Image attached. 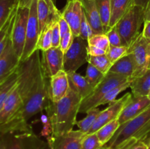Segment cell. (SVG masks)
Here are the masks:
<instances>
[{"label":"cell","mask_w":150,"mask_h":149,"mask_svg":"<svg viewBox=\"0 0 150 149\" xmlns=\"http://www.w3.org/2000/svg\"><path fill=\"white\" fill-rule=\"evenodd\" d=\"M49 82L42 71L40 51L36 50L27 60L21 62L18 89L22 105L4 125L0 134L10 131H32L28 121L44 110L49 100Z\"/></svg>","instance_id":"cell-1"},{"label":"cell","mask_w":150,"mask_h":149,"mask_svg":"<svg viewBox=\"0 0 150 149\" xmlns=\"http://www.w3.org/2000/svg\"><path fill=\"white\" fill-rule=\"evenodd\" d=\"M82 98L70 85L67 94L58 102L49 99L45 107L51 134L62 135L73 130L79 112Z\"/></svg>","instance_id":"cell-2"},{"label":"cell","mask_w":150,"mask_h":149,"mask_svg":"<svg viewBox=\"0 0 150 149\" xmlns=\"http://www.w3.org/2000/svg\"><path fill=\"white\" fill-rule=\"evenodd\" d=\"M150 133V105L133 119L121 124L114 137L105 145L112 149H122L127 145L144 141Z\"/></svg>","instance_id":"cell-3"},{"label":"cell","mask_w":150,"mask_h":149,"mask_svg":"<svg viewBox=\"0 0 150 149\" xmlns=\"http://www.w3.org/2000/svg\"><path fill=\"white\" fill-rule=\"evenodd\" d=\"M144 22V8L134 4L114 27L116 28L125 46L130 47L140 35Z\"/></svg>","instance_id":"cell-4"},{"label":"cell","mask_w":150,"mask_h":149,"mask_svg":"<svg viewBox=\"0 0 150 149\" xmlns=\"http://www.w3.org/2000/svg\"><path fill=\"white\" fill-rule=\"evenodd\" d=\"M31 0H17L16 14L11 32V40L16 55L21 60L29 19Z\"/></svg>","instance_id":"cell-5"},{"label":"cell","mask_w":150,"mask_h":149,"mask_svg":"<svg viewBox=\"0 0 150 149\" xmlns=\"http://www.w3.org/2000/svg\"><path fill=\"white\" fill-rule=\"evenodd\" d=\"M128 80H130L128 78L108 72L102 81L93 89L92 93L82 99L79 112L87 113L90 110L98 108V102L105 93Z\"/></svg>","instance_id":"cell-6"},{"label":"cell","mask_w":150,"mask_h":149,"mask_svg":"<svg viewBox=\"0 0 150 149\" xmlns=\"http://www.w3.org/2000/svg\"><path fill=\"white\" fill-rule=\"evenodd\" d=\"M5 149H49L48 143L32 131H10L2 134Z\"/></svg>","instance_id":"cell-7"},{"label":"cell","mask_w":150,"mask_h":149,"mask_svg":"<svg viewBox=\"0 0 150 149\" xmlns=\"http://www.w3.org/2000/svg\"><path fill=\"white\" fill-rule=\"evenodd\" d=\"M88 41L79 37H74L69 49L64 53L63 70L66 72H76L78 69L87 62Z\"/></svg>","instance_id":"cell-8"},{"label":"cell","mask_w":150,"mask_h":149,"mask_svg":"<svg viewBox=\"0 0 150 149\" xmlns=\"http://www.w3.org/2000/svg\"><path fill=\"white\" fill-rule=\"evenodd\" d=\"M39 35L40 26L38 15V0H31L26 41L21 62L27 60L36 51Z\"/></svg>","instance_id":"cell-9"},{"label":"cell","mask_w":150,"mask_h":149,"mask_svg":"<svg viewBox=\"0 0 150 149\" xmlns=\"http://www.w3.org/2000/svg\"><path fill=\"white\" fill-rule=\"evenodd\" d=\"M128 53L133 55L135 63V72L131 78L139 77L148 70L150 60V40L140 34L135 42L129 47Z\"/></svg>","instance_id":"cell-10"},{"label":"cell","mask_w":150,"mask_h":149,"mask_svg":"<svg viewBox=\"0 0 150 149\" xmlns=\"http://www.w3.org/2000/svg\"><path fill=\"white\" fill-rule=\"evenodd\" d=\"M132 93H126L121 98L116 99L115 101L110 103L108 108L101 111L100 115L97 118L96 121H95L92 127L88 131L87 134L95 133L99 129L103 127L105 124H108V123L111 122L115 119H118L122 110L124 108V107L127 105V102L130 101Z\"/></svg>","instance_id":"cell-11"},{"label":"cell","mask_w":150,"mask_h":149,"mask_svg":"<svg viewBox=\"0 0 150 149\" xmlns=\"http://www.w3.org/2000/svg\"><path fill=\"white\" fill-rule=\"evenodd\" d=\"M86 134L80 130H72L62 135L47 137L49 149H81V143Z\"/></svg>","instance_id":"cell-12"},{"label":"cell","mask_w":150,"mask_h":149,"mask_svg":"<svg viewBox=\"0 0 150 149\" xmlns=\"http://www.w3.org/2000/svg\"><path fill=\"white\" fill-rule=\"evenodd\" d=\"M64 53L59 47H52L47 51H42L41 64L42 71L47 78H51L58 72L63 70Z\"/></svg>","instance_id":"cell-13"},{"label":"cell","mask_w":150,"mask_h":149,"mask_svg":"<svg viewBox=\"0 0 150 149\" xmlns=\"http://www.w3.org/2000/svg\"><path fill=\"white\" fill-rule=\"evenodd\" d=\"M20 64V59L13 47L10 34L5 49L0 56V84L5 81L16 71Z\"/></svg>","instance_id":"cell-14"},{"label":"cell","mask_w":150,"mask_h":149,"mask_svg":"<svg viewBox=\"0 0 150 149\" xmlns=\"http://www.w3.org/2000/svg\"><path fill=\"white\" fill-rule=\"evenodd\" d=\"M83 12V7L80 0H70L67 1V4L62 12V15L70 26L74 37L79 36Z\"/></svg>","instance_id":"cell-15"},{"label":"cell","mask_w":150,"mask_h":149,"mask_svg":"<svg viewBox=\"0 0 150 149\" xmlns=\"http://www.w3.org/2000/svg\"><path fill=\"white\" fill-rule=\"evenodd\" d=\"M150 105V100L147 96H137L132 94L131 99L122 110L118 121L120 125L142 113Z\"/></svg>","instance_id":"cell-16"},{"label":"cell","mask_w":150,"mask_h":149,"mask_svg":"<svg viewBox=\"0 0 150 149\" xmlns=\"http://www.w3.org/2000/svg\"><path fill=\"white\" fill-rule=\"evenodd\" d=\"M69 88L70 83L67 72L64 70L58 72L49 80V99L54 102H58L67 94Z\"/></svg>","instance_id":"cell-17"},{"label":"cell","mask_w":150,"mask_h":149,"mask_svg":"<svg viewBox=\"0 0 150 149\" xmlns=\"http://www.w3.org/2000/svg\"><path fill=\"white\" fill-rule=\"evenodd\" d=\"M19 81V80H18ZM22 105V99L18 89V82L6 99L0 110V127L6 124L17 112Z\"/></svg>","instance_id":"cell-18"},{"label":"cell","mask_w":150,"mask_h":149,"mask_svg":"<svg viewBox=\"0 0 150 149\" xmlns=\"http://www.w3.org/2000/svg\"><path fill=\"white\" fill-rule=\"evenodd\" d=\"M62 15L52 0H38V15L40 34L51 20L58 19Z\"/></svg>","instance_id":"cell-19"},{"label":"cell","mask_w":150,"mask_h":149,"mask_svg":"<svg viewBox=\"0 0 150 149\" xmlns=\"http://www.w3.org/2000/svg\"><path fill=\"white\" fill-rule=\"evenodd\" d=\"M83 13L92 27L93 34H105L95 0H80Z\"/></svg>","instance_id":"cell-20"},{"label":"cell","mask_w":150,"mask_h":149,"mask_svg":"<svg viewBox=\"0 0 150 149\" xmlns=\"http://www.w3.org/2000/svg\"><path fill=\"white\" fill-rule=\"evenodd\" d=\"M135 72V63L133 55L128 53L118 61L112 64L109 72L119 74L128 78L131 81V78Z\"/></svg>","instance_id":"cell-21"},{"label":"cell","mask_w":150,"mask_h":149,"mask_svg":"<svg viewBox=\"0 0 150 149\" xmlns=\"http://www.w3.org/2000/svg\"><path fill=\"white\" fill-rule=\"evenodd\" d=\"M135 4V0H111V18L109 28L111 29Z\"/></svg>","instance_id":"cell-22"},{"label":"cell","mask_w":150,"mask_h":149,"mask_svg":"<svg viewBox=\"0 0 150 149\" xmlns=\"http://www.w3.org/2000/svg\"><path fill=\"white\" fill-rule=\"evenodd\" d=\"M70 85L80 95L82 99L89 96L93 91V88L88 83L86 77L76 73V72H67Z\"/></svg>","instance_id":"cell-23"},{"label":"cell","mask_w":150,"mask_h":149,"mask_svg":"<svg viewBox=\"0 0 150 149\" xmlns=\"http://www.w3.org/2000/svg\"><path fill=\"white\" fill-rule=\"evenodd\" d=\"M132 94L137 96H147L150 90V69L139 77L133 79L130 85Z\"/></svg>","instance_id":"cell-24"},{"label":"cell","mask_w":150,"mask_h":149,"mask_svg":"<svg viewBox=\"0 0 150 149\" xmlns=\"http://www.w3.org/2000/svg\"><path fill=\"white\" fill-rule=\"evenodd\" d=\"M21 75V64L16 71L1 84H0V110L6 99L18 82Z\"/></svg>","instance_id":"cell-25"},{"label":"cell","mask_w":150,"mask_h":149,"mask_svg":"<svg viewBox=\"0 0 150 149\" xmlns=\"http://www.w3.org/2000/svg\"><path fill=\"white\" fill-rule=\"evenodd\" d=\"M120 124L118 119H115L105 124L103 127H101L95 132L103 145H105L110 141V140L114 137L116 131L120 128Z\"/></svg>","instance_id":"cell-26"},{"label":"cell","mask_w":150,"mask_h":149,"mask_svg":"<svg viewBox=\"0 0 150 149\" xmlns=\"http://www.w3.org/2000/svg\"><path fill=\"white\" fill-rule=\"evenodd\" d=\"M58 19L51 20L44 28L42 32L40 34L36 47L37 50H39L40 51H45L52 48V26L54 22Z\"/></svg>","instance_id":"cell-27"},{"label":"cell","mask_w":150,"mask_h":149,"mask_svg":"<svg viewBox=\"0 0 150 149\" xmlns=\"http://www.w3.org/2000/svg\"><path fill=\"white\" fill-rule=\"evenodd\" d=\"M97 7L100 16L104 33L110 29V18H111V0H95Z\"/></svg>","instance_id":"cell-28"},{"label":"cell","mask_w":150,"mask_h":149,"mask_svg":"<svg viewBox=\"0 0 150 149\" xmlns=\"http://www.w3.org/2000/svg\"><path fill=\"white\" fill-rule=\"evenodd\" d=\"M16 5H17V3H16ZM16 5L15 8L13 9V12H12L7 21L6 22L2 29L0 30V56L2 55L3 52H4V49L6 48V45L7 44V42H8L9 37L11 34L12 29H13L15 18H16Z\"/></svg>","instance_id":"cell-29"},{"label":"cell","mask_w":150,"mask_h":149,"mask_svg":"<svg viewBox=\"0 0 150 149\" xmlns=\"http://www.w3.org/2000/svg\"><path fill=\"white\" fill-rule=\"evenodd\" d=\"M101 111H102V110L98 109V108L90 110L86 113L87 115L85 118L76 122V125L79 127V129L83 133L87 134L88 131H89L91 127H92V125L95 123V121H96L98 115L101 112Z\"/></svg>","instance_id":"cell-30"},{"label":"cell","mask_w":150,"mask_h":149,"mask_svg":"<svg viewBox=\"0 0 150 149\" xmlns=\"http://www.w3.org/2000/svg\"><path fill=\"white\" fill-rule=\"evenodd\" d=\"M87 62L92 64L104 74H106L109 72V70L112 66V64L108 58L106 54L98 56L89 55Z\"/></svg>","instance_id":"cell-31"},{"label":"cell","mask_w":150,"mask_h":149,"mask_svg":"<svg viewBox=\"0 0 150 149\" xmlns=\"http://www.w3.org/2000/svg\"><path fill=\"white\" fill-rule=\"evenodd\" d=\"M16 3L17 0H0V30L10 18Z\"/></svg>","instance_id":"cell-32"},{"label":"cell","mask_w":150,"mask_h":149,"mask_svg":"<svg viewBox=\"0 0 150 149\" xmlns=\"http://www.w3.org/2000/svg\"><path fill=\"white\" fill-rule=\"evenodd\" d=\"M131 81L130 80H128V81L125 82V83H122V84L120 85V86H117V87L114 88L113 89H111V91L108 92V93H105L103 96V97L99 101L98 104V107L100 106V105H105V104L111 103L114 101L116 100V98L117 96L120 94L121 92H122L123 91L126 90L127 88L130 87V85Z\"/></svg>","instance_id":"cell-33"},{"label":"cell","mask_w":150,"mask_h":149,"mask_svg":"<svg viewBox=\"0 0 150 149\" xmlns=\"http://www.w3.org/2000/svg\"><path fill=\"white\" fill-rule=\"evenodd\" d=\"M105 74H104L103 73L101 72L100 70H98V69L95 67H94L92 64L88 63L85 77H86V79L87 80L88 83L90 84V86H92L93 89H95V88L102 81L103 79L105 77Z\"/></svg>","instance_id":"cell-34"},{"label":"cell","mask_w":150,"mask_h":149,"mask_svg":"<svg viewBox=\"0 0 150 149\" xmlns=\"http://www.w3.org/2000/svg\"><path fill=\"white\" fill-rule=\"evenodd\" d=\"M129 47L122 45V46H113L110 45L106 52V56L111 64H114L117 61L122 58L128 53Z\"/></svg>","instance_id":"cell-35"},{"label":"cell","mask_w":150,"mask_h":149,"mask_svg":"<svg viewBox=\"0 0 150 149\" xmlns=\"http://www.w3.org/2000/svg\"><path fill=\"white\" fill-rule=\"evenodd\" d=\"M88 44L89 45H92L100 49L103 50L105 52H107L110 47L109 40L105 34H93L88 39Z\"/></svg>","instance_id":"cell-36"},{"label":"cell","mask_w":150,"mask_h":149,"mask_svg":"<svg viewBox=\"0 0 150 149\" xmlns=\"http://www.w3.org/2000/svg\"><path fill=\"white\" fill-rule=\"evenodd\" d=\"M103 146L96 133L86 134L82 140L81 149H100Z\"/></svg>","instance_id":"cell-37"},{"label":"cell","mask_w":150,"mask_h":149,"mask_svg":"<svg viewBox=\"0 0 150 149\" xmlns=\"http://www.w3.org/2000/svg\"><path fill=\"white\" fill-rule=\"evenodd\" d=\"M92 35H93V32H92V27H91L90 24L88 22L84 13L83 12V15H82L81 21L80 25V30H79V36L83 38V39L88 41V39Z\"/></svg>","instance_id":"cell-38"},{"label":"cell","mask_w":150,"mask_h":149,"mask_svg":"<svg viewBox=\"0 0 150 149\" xmlns=\"http://www.w3.org/2000/svg\"><path fill=\"white\" fill-rule=\"evenodd\" d=\"M105 34L108 37L110 45H113V46H122V45H123L121 37H120V34H119L118 32L115 27L110 29L105 33Z\"/></svg>","instance_id":"cell-39"},{"label":"cell","mask_w":150,"mask_h":149,"mask_svg":"<svg viewBox=\"0 0 150 149\" xmlns=\"http://www.w3.org/2000/svg\"><path fill=\"white\" fill-rule=\"evenodd\" d=\"M73 39H74V36H73L72 32H68L67 34H64V36L61 37L59 48H61L62 51L64 53L69 49L70 45H72L73 42Z\"/></svg>","instance_id":"cell-40"},{"label":"cell","mask_w":150,"mask_h":149,"mask_svg":"<svg viewBox=\"0 0 150 149\" xmlns=\"http://www.w3.org/2000/svg\"><path fill=\"white\" fill-rule=\"evenodd\" d=\"M60 40H61V34H60L59 26L58 20H55L52 26V47L57 48L59 47Z\"/></svg>","instance_id":"cell-41"},{"label":"cell","mask_w":150,"mask_h":149,"mask_svg":"<svg viewBox=\"0 0 150 149\" xmlns=\"http://www.w3.org/2000/svg\"><path fill=\"white\" fill-rule=\"evenodd\" d=\"M58 23L59 26V30H60V34L61 37L64 36V34H67L68 32H71V29H70V26L67 23V22L66 21L65 19L62 17V15H60V17L58 19Z\"/></svg>","instance_id":"cell-42"},{"label":"cell","mask_w":150,"mask_h":149,"mask_svg":"<svg viewBox=\"0 0 150 149\" xmlns=\"http://www.w3.org/2000/svg\"><path fill=\"white\" fill-rule=\"evenodd\" d=\"M148 145L147 143H145L144 141H138L135 143H131V144L127 145L122 149H147Z\"/></svg>","instance_id":"cell-43"},{"label":"cell","mask_w":150,"mask_h":149,"mask_svg":"<svg viewBox=\"0 0 150 149\" xmlns=\"http://www.w3.org/2000/svg\"><path fill=\"white\" fill-rule=\"evenodd\" d=\"M88 53H89V56H98L104 55V54L106 53V52L103 50L97 48V47L89 45V46H88Z\"/></svg>","instance_id":"cell-44"},{"label":"cell","mask_w":150,"mask_h":149,"mask_svg":"<svg viewBox=\"0 0 150 149\" xmlns=\"http://www.w3.org/2000/svg\"><path fill=\"white\" fill-rule=\"evenodd\" d=\"M142 33L145 38L150 40V21L149 20H144V29Z\"/></svg>","instance_id":"cell-45"},{"label":"cell","mask_w":150,"mask_h":149,"mask_svg":"<svg viewBox=\"0 0 150 149\" xmlns=\"http://www.w3.org/2000/svg\"><path fill=\"white\" fill-rule=\"evenodd\" d=\"M144 20L150 21V1L144 8Z\"/></svg>","instance_id":"cell-46"},{"label":"cell","mask_w":150,"mask_h":149,"mask_svg":"<svg viewBox=\"0 0 150 149\" xmlns=\"http://www.w3.org/2000/svg\"><path fill=\"white\" fill-rule=\"evenodd\" d=\"M149 1L150 0H135V4L141 6L143 8H145L148 3L149 2Z\"/></svg>","instance_id":"cell-47"},{"label":"cell","mask_w":150,"mask_h":149,"mask_svg":"<svg viewBox=\"0 0 150 149\" xmlns=\"http://www.w3.org/2000/svg\"><path fill=\"white\" fill-rule=\"evenodd\" d=\"M100 149H112V148H110L107 147V146H105V145H103V146L102 148H101Z\"/></svg>","instance_id":"cell-48"},{"label":"cell","mask_w":150,"mask_h":149,"mask_svg":"<svg viewBox=\"0 0 150 149\" xmlns=\"http://www.w3.org/2000/svg\"><path fill=\"white\" fill-rule=\"evenodd\" d=\"M147 145H148V148L147 149H150V140H149V143H147Z\"/></svg>","instance_id":"cell-49"},{"label":"cell","mask_w":150,"mask_h":149,"mask_svg":"<svg viewBox=\"0 0 150 149\" xmlns=\"http://www.w3.org/2000/svg\"><path fill=\"white\" fill-rule=\"evenodd\" d=\"M147 97L149 98V99L150 100V90H149V93H148V94H147Z\"/></svg>","instance_id":"cell-50"},{"label":"cell","mask_w":150,"mask_h":149,"mask_svg":"<svg viewBox=\"0 0 150 149\" xmlns=\"http://www.w3.org/2000/svg\"><path fill=\"white\" fill-rule=\"evenodd\" d=\"M148 69H150V60H149V66H148Z\"/></svg>","instance_id":"cell-51"},{"label":"cell","mask_w":150,"mask_h":149,"mask_svg":"<svg viewBox=\"0 0 150 149\" xmlns=\"http://www.w3.org/2000/svg\"><path fill=\"white\" fill-rule=\"evenodd\" d=\"M53 1V2L54 3V4H56V1H57V0H52Z\"/></svg>","instance_id":"cell-52"},{"label":"cell","mask_w":150,"mask_h":149,"mask_svg":"<svg viewBox=\"0 0 150 149\" xmlns=\"http://www.w3.org/2000/svg\"><path fill=\"white\" fill-rule=\"evenodd\" d=\"M70 1V0H67V1Z\"/></svg>","instance_id":"cell-53"}]
</instances>
